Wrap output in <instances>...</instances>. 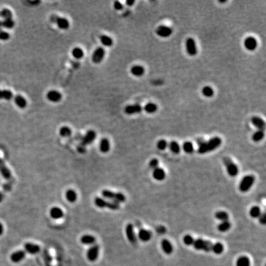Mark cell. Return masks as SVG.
Returning <instances> with one entry per match:
<instances>
[{
    "mask_svg": "<svg viewBox=\"0 0 266 266\" xmlns=\"http://www.w3.org/2000/svg\"><path fill=\"white\" fill-rule=\"evenodd\" d=\"M222 143V140L219 137H215L210 139L208 141H205L198 146V153L200 154H205L213 151L218 148Z\"/></svg>",
    "mask_w": 266,
    "mask_h": 266,
    "instance_id": "1",
    "label": "cell"
},
{
    "mask_svg": "<svg viewBox=\"0 0 266 266\" xmlns=\"http://www.w3.org/2000/svg\"><path fill=\"white\" fill-rule=\"evenodd\" d=\"M193 246L197 250H202L205 252H212L214 248V243H211L208 240L198 238L197 240L195 239Z\"/></svg>",
    "mask_w": 266,
    "mask_h": 266,
    "instance_id": "2",
    "label": "cell"
},
{
    "mask_svg": "<svg viewBox=\"0 0 266 266\" xmlns=\"http://www.w3.org/2000/svg\"><path fill=\"white\" fill-rule=\"evenodd\" d=\"M94 203L98 208H107L112 210H118L120 208V204L114 201H109L100 197H96L94 199Z\"/></svg>",
    "mask_w": 266,
    "mask_h": 266,
    "instance_id": "3",
    "label": "cell"
},
{
    "mask_svg": "<svg viewBox=\"0 0 266 266\" xmlns=\"http://www.w3.org/2000/svg\"><path fill=\"white\" fill-rule=\"evenodd\" d=\"M102 195L105 198L111 200L112 201L116 203H120L124 202L126 200V197L124 194L121 193H115L113 191L109 190H104L102 191Z\"/></svg>",
    "mask_w": 266,
    "mask_h": 266,
    "instance_id": "4",
    "label": "cell"
},
{
    "mask_svg": "<svg viewBox=\"0 0 266 266\" xmlns=\"http://www.w3.org/2000/svg\"><path fill=\"white\" fill-rule=\"evenodd\" d=\"M255 181V177L253 175L244 176L239 184V190L241 192H247L253 186Z\"/></svg>",
    "mask_w": 266,
    "mask_h": 266,
    "instance_id": "5",
    "label": "cell"
},
{
    "mask_svg": "<svg viewBox=\"0 0 266 266\" xmlns=\"http://www.w3.org/2000/svg\"><path fill=\"white\" fill-rule=\"evenodd\" d=\"M223 163H224L227 173L230 176L235 177L238 175V168L229 157H224L223 158Z\"/></svg>",
    "mask_w": 266,
    "mask_h": 266,
    "instance_id": "6",
    "label": "cell"
},
{
    "mask_svg": "<svg viewBox=\"0 0 266 266\" xmlns=\"http://www.w3.org/2000/svg\"><path fill=\"white\" fill-rule=\"evenodd\" d=\"M186 51L189 56H194L197 54L198 50L196 42L194 39L192 38H189L187 39L186 41Z\"/></svg>",
    "mask_w": 266,
    "mask_h": 266,
    "instance_id": "7",
    "label": "cell"
},
{
    "mask_svg": "<svg viewBox=\"0 0 266 266\" xmlns=\"http://www.w3.org/2000/svg\"><path fill=\"white\" fill-rule=\"evenodd\" d=\"M100 247L98 244H93L87 251V258L89 261L94 262L99 256Z\"/></svg>",
    "mask_w": 266,
    "mask_h": 266,
    "instance_id": "8",
    "label": "cell"
},
{
    "mask_svg": "<svg viewBox=\"0 0 266 266\" xmlns=\"http://www.w3.org/2000/svg\"><path fill=\"white\" fill-rule=\"evenodd\" d=\"M51 21L53 23H56L58 27L61 29H67L69 27V22L66 18L53 15L51 17Z\"/></svg>",
    "mask_w": 266,
    "mask_h": 266,
    "instance_id": "9",
    "label": "cell"
},
{
    "mask_svg": "<svg viewBox=\"0 0 266 266\" xmlns=\"http://www.w3.org/2000/svg\"><path fill=\"white\" fill-rule=\"evenodd\" d=\"M0 174L5 180H9L13 179L12 174L10 169L7 168L3 159L1 158H0Z\"/></svg>",
    "mask_w": 266,
    "mask_h": 266,
    "instance_id": "10",
    "label": "cell"
},
{
    "mask_svg": "<svg viewBox=\"0 0 266 266\" xmlns=\"http://www.w3.org/2000/svg\"><path fill=\"white\" fill-rule=\"evenodd\" d=\"M126 235L127 239L132 244H134L137 242V238L134 232V226L131 223L127 224L126 227Z\"/></svg>",
    "mask_w": 266,
    "mask_h": 266,
    "instance_id": "11",
    "label": "cell"
},
{
    "mask_svg": "<svg viewBox=\"0 0 266 266\" xmlns=\"http://www.w3.org/2000/svg\"><path fill=\"white\" fill-rule=\"evenodd\" d=\"M156 35L159 37L162 38H167L169 37V36H171V35L173 33V30L169 27L165 25H160L156 28Z\"/></svg>",
    "mask_w": 266,
    "mask_h": 266,
    "instance_id": "12",
    "label": "cell"
},
{
    "mask_svg": "<svg viewBox=\"0 0 266 266\" xmlns=\"http://www.w3.org/2000/svg\"><path fill=\"white\" fill-rule=\"evenodd\" d=\"M244 46L247 50L253 51L256 49L258 46V41L255 38L253 37H248L244 39Z\"/></svg>",
    "mask_w": 266,
    "mask_h": 266,
    "instance_id": "13",
    "label": "cell"
},
{
    "mask_svg": "<svg viewBox=\"0 0 266 266\" xmlns=\"http://www.w3.org/2000/svg\"><path fill=\"white\" fill-rule=\"evenodd\" d=\"M105 50L104 48L99 47L94 52L92 56V60L93 62L95 63H100L104 59L105 56Z\"/></svg>",
    "mask_w": 266,
    "mask_h": 266,
    "instance_id": "14",
    "label": "cell"
},
{
    "mask_svg": "<svg viewBox=\"0 0 266 266\" xmlns=\"http://www.w3.org/2000/svg\"><path fill=\"white\" fill-rule=\"evenodd\" d=\"M95 137H96V133H95V132L92 130H89L82 138L81 144L84 146L91 144L95 140Z\"/></svg>",
    "mask_w": 266,
    "mask_h": 266,
    "instance_id": "15",
    "label": "cell"
},
{
    "mask_svg": "<svg viewBox=\"0 0 266 266\" xmlns=\"http://www.w3.org/2000/svg\"><path fill=\"white\" fill-rule=\"evenodd\" d=\"M26 253L24 250H18L14 252L10 256V260L14 263H19L25 257Z\"/></svg>",
    "mask_w": 266,
    "mask_h": 266,
    "instance_id": "16",
    "label": "cell"
},
{
    "mask_svg": "<svg viewBox=\"0 0 266 266\" xmlns=\"http://www.w3.org/2000/svg\"><path fill=\"white\" fill-rule=\"evenodd\" d=\"M24 249L25 253L31 254H36L40 251V247L37 244L31 243H26L24 244Z\"/></svg>",
    "mask_w": 266,
    "mask_h": 266,
    "instance_id": "17",
    "label": "cell"
},
{
    "mask_svg": "<svg viewBox=\"0 0 266 266\" xmlns=\"http://www.w3.org/2000/svg\"><path fill=\"white\" fill-rule=\"evenodd\" d=\"M142 110V107L139 104H134L127 105L125 108V112L128 115H133L135 113H141Z\"/></svg>",
    "mask_w": 266,
    "mask_h": 266,
    "instance_id": "18",
    "label": "cell"
},
{
    "mask_svg": "<svg viewBox=\"0 0 266 266\" xmlns=\"http://www.w3.org/2000/svg\"><path fill=\"white\" fill-rule=\"evenodd\" d=\"M138 237H139V238L142 241H148L152 238V233L150 230L142 228L140 229L139 233H138Z\"/></svg>",
    "mask_w": 266,
    "mask_h": 266,
    "instance_id": "19",
    "label": "cell"
},
{
    "mask_svg": "<svg viewBox=\"0 0 266 266\" xmlns=\"http://www.w3.org/2000/svg\"><path fill=\"white\" fill-rule=\"evenodd\" d=\"M47 98L49 101L52 102H57L62 99L61 94L55 90H52L48 92Z\"/></svg>",
    "mask_w": 266,
    "mask_h": 266,
    "instance_id": "20",
    "label": "cell"
},
{
    "mask_svg": "<svg viewBox=\"0 0 266 266\" xmlns=\"http://www.w3.org/2000/svg\"><path fill=\"white\" fill-rule=\"evenodd\" d=\"M252 124L258 129V130L264 131L265 127V121L259 116H253L251 118Z\"/></svg>",
    "mask_w": 266,
    "mask_h": 266,
    "instance_id": "21",
    "label": "cell"
},
{
    "mask_svg": "<svg viewBox=\"0 0 266 266\" xmlns=\"http://www.w3.org/2000/svg\"><path fill=\"white\" fill-rule=\"evenodd\" d=\"M161 246L163 251L166 254H170L173 253V247L172 244L166 239H164L161 242Z\"/></svg>",
    "mask_w": 266,
    "mask_h": 266,
    "instance_id": "22",
    "label": "cell"
},
{
    "mask_svg": "<svg viewBox=\"0 0 266 266\" xmlns=\"http://www.w3.org/2000/svg\"><path fill=\"white\" fill-rule=\"evenodd\" d=\"M153 177L155 179L159 180V181L164 180L166 177V173L164 169L158 167L155 169L153 172Z\"/></svg>",
    "mask_w": 266,
    "mask_h": 266,
    "instance_id": "23",
    "label": "cell"
},
{
    "mask_svg": "<svg viewBox=\"0 0 266 266\" xmlns=\"http://www.w3.org/2000/svg\"><path fill=\"white\" fill-rule=\"evenodd\" d=\"M50 215L53 219H59L63 217V212L60 208L54 207L51 208L50 211Z\"/></svg>",
    "mask_w": 266,
    "mask_h": 266,
    "instance_id": "24",
    "label": "cell"
},
{
    "mask_svg": "<svg viewBox=\"0 0 266 266\" xmlns=\"http://www.w3.org/2000/svg\"><path fill=\"white\" fill-rule=\"evenodd\" d=\"M14 100L16 105L20 109H24L27 105L26 99L21 95H16L14 98Z\"/></svg>",
    "mask_w": 266,
    "mask_h": 266,
    "instance_id": "25",
    "label": "cell"
},
{
    "mask_svg": "<svg viewBox=\"0 0 266 266\" xmlns=\"http://www.w3.org/2000/svg\"><path fill=\"white\" fill-rule=\"evenodd\" d=\"M131 72L135 77H141L144 75L145 72V69L142 66H134L131 67Z\"/></svg>",
    "mask_w": 266,
    "mask_h": 266,
    "instance_id": "26",
    "label": "cell"
},
{
    "mask_svg": "<svg viewBox=\"0 0 266 266\" xmlns=\"http://www.w3.org/2000/svg\"><path fill=\"white\" fill-rule=\"evenodd\" d=\"M100 151L103 153H107L110 151V144L109 141L106 139V138H104L102 139L100 142Z\"/></svg>",
    "mask_w": 266,
    "mask_h": 266,
    "instance_id": "27",
    "label": "cell"
},
{
    "mask_svg": "<svg viewBox=\"0 0 266 266\" xmlns=\"http://www.w3.org/2000/svg\"><path fill=\"white\" fill-rule=\"evenodd\" d=\"M81 242L86 245H91V244H94L95 238L91 235H84L81 238Z\"/></svg>",
    "mask_w": 266,
    "mask_h": 266,
    "instance_id": "28",
    "label": "cell"
},
{
    "mask_svg": "<svg viewBox=\"0 0 266 266\" xmlns=\"http://www.w3.org/2000/svg\"><path fill=\"white\" fill-rule=\"evenodd\" d=\"M13 98V94L12 91L7 89H0V99H4L6 101H10Z\"/></svg>",
    "mask_w": 266,
    "mask_h": 266,
    "instance_id": "29",
    "label": "cell"
},
{
    "mask_svg": "<svg viewBox=\"0 0 266 266\" xmlns=\"http://www.w3.org/2000/svg\"><path fill=\"white\" fill-rule=\"evenodd\" d=\"M66 196L67 200L70 203H74L77 199V194L76 191L72 189H69L67 191Z\"/></svg>",
    "mask_w": 266,
    "mask_h": 266,
    "instance_id": "30",
    "label": "cell"
},
{
    "mask_svg": "<svg viewBox=\"0 0 266 266\" xmlns=\"http://www.w3.org/2000/svg\"><path fill=\"white\" fill-rule=\"evenodd\" d=\"M231 227V224L229 221L221 222L218 226V229L221 232H225L229 230Z\"/></svg>",
    "mask_w": 266,
    "mask_h": 266,
    "instance_id": "31",
    "label": "cell"
},
{
    "mask_svg": "<svg viewBox=\"0 0 266 266\" xmlns=\"http://www.w3.org/2000/svg\"><path fill=\"white\" fill-rule=\"evenodd\" d=\"M215 218L223 222V221H228V219L229 218V216L227 212H226L225 211H219L216 212L215 213Z\"/></svg>",
    "mask_w": 266,
    "mask_h": 266,
    "instance_id": "32",
    "label": "cell"
},
{
    "mask_svg": "<svg viewBox=\"0 0 266 266\" xmlns=\"http://www.w3.org/2000/svg\"><path fill=\"white\" fill-rule=\"evenodd\" d=\"M237 266H250V260L247 256L240 257L236 263Z\"/></svg>",
    "mask_w": 266,
    "mask_h": 266,
    "instance_id": "33",
    "label": "cell"
},
{
    "mask_svg": "<svg viewBox=\"0 0 266 266\" xmlns=\"http://www.w3.org/2000/svg\"><path fill=\"white\" fill-rule=\"evenodd\" d=\"M261 214V209L259 206H253L250 210V215L253 218H258Z\"/></svg>",
    "mask_w": 266,
    "mask_h": 266,
    "instance_id": "34",
    "label": "cell"
},
{
    "mask_svg": "<svg viewBox=\"0 0 266 266\" xmlns=\"http://www.w3.org/2000/svg\"><path fill=\"white\" fill-rule=\"evenodd\" d=\"M169 148L170 151H171L173 153L177 154L180 152V147L179 144L176 142V141H171L169 144Z\"/></svg>",
    "mask_w": 266,
    "mask_h": 266,
    "instance_id": "35",
    "label": "cell"
},
{
    "mask_svg": "<svg viewBox=\"0 0 266 266\" xmlns=\"http://www.w3.org/2000/svg\"><path fill=\"white\" fill-rule=\"evenodd\" d=\"M0 17H2L4 20L10 19L13 18V13L9 9L4 8L0 11Z\"/></svg>",
    "mask_w": 266,
    "mask_h": 266,
    "instance_id": "36",
    "label": "cell"
},
{
    "mask_svg": "<svg viewBox=\"0 0 266 266\" xmlns=\"http://www.w3.org/2000/svg\"><path fill=\"white\" fill-rule=\"evenodd\" d=\"M15 25L14 21L13 20V19H5L1 21V26L2 27H4L7 29H10L13 28Z\"/></svg>",
    "mask_w": 266,
    "mask_h": 266,
    "instance_id": "37",
    "label": "cell"
},
{
    "mask_svg": "<svg viewBox=\"0 0 266 266\" xmlns=\"http://www.w3.org/2000/svg\"><path fill=\"white\" fill-rule=\"evenodd\" d=\"M101 41L103 45L107 47H110L113 45L112 39L106 35H102L101 37Z\"/></svg>",
    "mask_w": 266,
    "mask_h": 266,
    "instance_id": "38",
    "label": "cell"
},
{
    "mask_svg": "<svg viewBox=\"0 0 266 266\" xmlns=\"http://www.w3.org/2000/svg\"><path fill=\"white\" fill-rule=\"evenodd\" d=\"M144 110L148 113H155L157 110V105L154 103H148L145 105Z\"/></svg>",
    "mask_w": 266,
    "mask_h": 266,
    "instance_id": "39",
    "label": "cell"
},
{
    "mask_svg": "<svg viewBox=\"0 0 266 266\" xmlns=\"http://www.w3.org/2000/svg\"><path fill=\"white\" fill-rule=\"evenodd\" d=\"M264 136V131L258 130L253 134L252 136V139L254 142H259L263 139Z\"/></svg>",
    "mask_w": 266,
    "mask_h": 266,
    "instance_id": "40",
    "label": "cell"
},
{
    "mask_svg": "<svg viewBox=\"0 0 266 266\" xmlns=\"http://www.w3.org/2000/svg\"><path fill=\"white\" fill-rule=\"evenodd\" d=\"M214 93L215 92L213 89L209 86H205L203 88V89H202V94H203L205 97L207 98H211L212 96H213Z\"/></svg>",
    "mask_w": 266,
    "mask_h": 266,
    "instance_id": "41",
    "label": "cell"
},
{
    "mask_svg": "<svg viewBox=\"0 0 266 266\" xmlns=\"http://www.w3.org/2000/svg\"><path fill=\"white\" fill-rule=\"evenodd\" d=\"M183 148L184 151L187 153H191L194 151V145L192 143H191L190 142H185L183 144Z\"/></svg>",
    "mask_w": 266,
    "mask_h": 266,
    "instance_id": "42",
    "label": "cell"
},
{
    "mask_svg": "<svg viewBox=\"0 0 266 266\" xmlns=\"http://www.w3.org/2000/svg\"><path fill=\"white\" fill-rule=\"evenodd\" d=\"M59 133L61 136L67 137H69L71 136L72 130H70V127H69L67 126H63L60 129Z\"/></svg>",
    "mask_w": 266,
    "mask_h": 266,
    "instance_id": "43",
    "label": "cell"
},
{
    "mask_svg": "<svg viewBox=\"0 0 266 266\" xmlns=\"http://www.w3.org/2000/svg\"><path fill=\"white\" fill-rule=\"evenodd\" d=\"M14 180L13 179H12L8 180L7 183H4L3 186V193L8 192V191H9L10 190H11L14 184Z\"/></svg>",
    "mask_w": 266,
    "mask_h": 266,
    "instance_id": "44",
    "label": "cell"
},
{
    "mask_svg": "<svg viewBox=\"0 0 266 266\" xmlns=\"http://www.w3.org/2000/svg\"><path fill=\"white\" fill-rule=\"evenodd\" d=\"M72 55L76 59H81L84 56V52L81 48H75L72 51Z\"/></svg>",
    "mask_w": 266,
    "mask_h": 266,
    "instance_id": "45",
    "label": "cell"
},
{
    "mask_svg": "<svg viewBox=\"0 0 266 266\" xmlns=\"http://www.w3.org/2000/svg\"><path fill=\"white\" fill-rule=\"evenodd\" d=\"M223 251H224V246L221 243H214V248L212 252L216 254H221Z\"/></svg>",
    "mask_w": 266,
    "mask_h": 266,
    "instance_id": "46",
    "label": "cell"
},
{
    "mask_svg": "<svg viewBox=\"0 0 266 266\" xmlns=\"http://www.w3.org/2000/svg\"><path fill=\"white\" fill-rule=\"evenodd\" d=\"M195 239L190 235H186L184 236L183 238L184 243L187 246H191L193 245V243L194 242Z\"/></svg>",
    "mask_w": 266,
    "mask_h": 266,
    "instance_id": "47",
    "label": "cell"
},
{
    "mask_svg": "<svg viewBox=\"0 0 266 266\" xmlns=\"http://www.w3.org/2000/svg\"><path fill=\"white\" fill-rule=\"evenodd\" d=\"M168 145V142H167L165 140H163V139L159 140V141L157 142V144H156V147H157V148H158L159 150H160V151H164V150H165L166 148H167Z\"/></svg>",
    "mask_w": 266,
    "mask_h": 266,
    "instance_id": "48",
    "label": "cell"
},
{
    "mask_svg": "<svg viewBox=\"0 0 266 266\" xmlns=\"http://www.w3.org/2000/svg\"><path fill=\"white\" fill-rule=\"evenodd\" d=\"M10 38V35L8 32L2 30H0V40L7 41Z\"/></svg>",
    "mask_w": 266,
    "mask_h": 266,
    "instance_id": "49",
    "label": "cell"
},
{
    "mask_svg": "<svg viewBox=\"0 0 266 266\" xmlns=\"http://www.w3.org/2000/svg\"><path fill=\"white\" fill-rule=\"evenodd\" d=\"M159 165V162L157 159L156 158H153L152 159H151L150 163H149V166L152 168V169H156L158 168Z\"/></svg>",
    "mask_w": 266,
    "mask_h": 266,
    "instance_id": "50",
    "label": "cell"
},
{
    "mask_svg": "<svg viewBox=\"0 0 266 266\" xmlns=\"http://www.w3.org/2000/svg\"><path fill=\"white\" fill-rule=\"evenodd\" d=\"M156 232L157 233L160 234V235H162V234H164L166 233V229L165 226H158L156 227Z\"/></svg>",
    "mask_w": 266,
    "mask_h": 266,
    "instance_id": "51",
    "label": "cell"
},
{
    "mask_svg": "<svg viewBox=\"0 0 266 266\" xmlns=\"http://www.w3.org/2000/svg\"><path fill=\"white\" fill-rule=\"evenodd\" d=\"M258 218H259V222L261 223V224H265L266 216H265V214L264 213V212H263V213H261Z\"/></svg>",
    "mask_w": 266,
    "mask_h": 266,
    "instance_id": "52",
    "label": "cell"
},
{
    "mask_svg": "<svg viewBox=\"0 0 266 266\" xmlns=\"http://www.w3.org/2000/svg\"><path fill=\"white\" fill-rule=\"evenodd\" d=\"M114 8L116 10H121L123 8V6L120 1H115L114 3Z\"/></svg>",
    "mask_w": 266,
    "mask_h": 266,
    "instance_id": "53",
    "label": "cell"
},
{
    "mask_svg": "<svg viewBox=\"0 0 266 266\" xmlns=\"http://www.w3.org/2000/svg\"><path fill=\"white\" fill-rule=\"evenodd\" d=\"M77 150H78V151L80 153H85V152H86V148H85V146H84V145L81 144V145H80L79 146H78V147H77Z\"/></svg>",
    "mask_w": 266,
    "mask_h": 266,
    "instance_id": "54",
    "label": "cell"
},
{
    "mask_svg": "<svg viewBox=\"0 0 266 266\" xmlns=\"http://www.w3.org/2000/svg\"><path fill=\"white\" fill-rule=\"evenodd\" d=\"M205 141L203 139H202V138H198V139H197V141H196L197 144L198 145V146L200 145L202 143H203Z\"/></svg>",
    "mask_w": 266,
    "mask_h": 266,
    "instance_id": "55",
    "label": "cell"
},
{
    "mask_svg": "<svg viewBox=\"0 0 266 266\" xmlns=\"http://www.w3.org/2000/svg\"><path fill=\"white\" fill-rule=\"evenodd\" d=\"M134 3H135V1H133V0H129V1H126V3L127 6H133L134 4Z\"/></svg>",
    "mask_w": 266,
    "mask_h": 266,
    "instance_id": "56",
    "label": "cell"
},
{
    "mask_svg": "<svg viewBox=\"0 0 266 266\" xmlns=\"http://www.w3.org/2000/svg\"><path fill=\"white\" fill-rule=\"evenodd\" d=\"M4 198V193H3V191H0V203L3 201Z\"/></svg>",
    "mask_w": 266,
    "mask_h": 266,
    "instance_id": "57",
    "label": "cell"
},
{
    "mask_svg": "<svg viewBox=\"0 0 266 266\" xmlns=\"http://www.w3.org/2000/svg\"><path fill=\"white\" fill-rule=\"evenodd\" d=\"M3 232H4V226L0 222V236L3 235Z\"/></svg>",
    "mask_w": 266,
    "mask_h": 266,
    "instance_id": "58",
    "label": "cell"
},
{
    "mask_svg": "<svg viewBox=\"0 0 266 266\" xmlns=\"http://www.w3.org/2000/svg\"><path fill=\"white\" fill-rule=\"evenodd\" d=\"M2 28V26H1V21H0V30H1V28Z\"/></svg>",
    "mask_w": 266,
    "mask_h": 266,
    "instance_id": "59",
    "label": "cell"
},
{
    "mask_svg": "<svg viewBox=\"0 0 266 266\" xmlns=\"http://www.w3.org/2000/svg\"><path fill=\"white\" fill-rule=\"evenodd\" d=\"M219 2L221 3H226V1H219Z\"/></svg>",
    "mask_w": 266,
    "mask_h": 266,
    "instance_id": "60",
    "label": "cell"
}]
</instances>
